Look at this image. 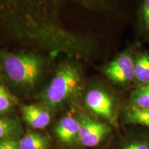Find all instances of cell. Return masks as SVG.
<instances>
[{"label": "cell", "mask_w": 149, "mask_h": 149, "mask_svg": "<svg viewBox=\"0 0 149 149\" xmlns=\"http://www.w3.org/2000/svg\"><path fill=\"white\" fill-rule=\"evenodd\" d=\"M109 79L118 84H128L135 80V58L128 51L121 53L104 70Z\"/></svg>", "instance_id": "5"}, {"label": "cell", "mask_w": 149, "mask_h": 149, "mask_svg": "<svg viewBox=\"0 0 149 149\" xmlns=\"http://www.w3.org/2000/svg\"><path fill=\"white\" fill-rule=\"evenodd\" d=\"M13 105V97L2 85L0 84V115L8 113Z\"/></svg>", "instance_id": "16"}, {"label": "cell", "mask_w": 149, "mask_h": 149, "mask_svg": "<svg viewBox=\"0 0 149 149\" xmlns=\"http://www.w3.org/2000/svg\"><path fill=\"white\" fill-rule=\"evenodd\" d=\"M133 127L119 149H149V129Z\"/></svg>", "instance_id": "8"}, {"label": "cell", "mask_w": 149, "mask_h": 149, "mask_svg": "<svg viewBox=\"0 0 149 149\" xmlns=\"http://www.w3.org/2000/svg\"><path fill=\"white\" fill-rule=\"evenodd\" d=\"M8 149H20L18 141L15 139H8Z\"/></svg>", "instance_id": "17"}, {"label": "cell", "mask_w": 149, "mask_h": 149, "mask_svg": "<svg viewBox=\"0 0 149 149\" xmlns=\"http://www.w3.org/2000/svg\"><path fill=\"white\" fill-rule=\"evenodd\" d=\"M42 61L33 54L0 52V71L15 85H34L42 72Z\"/></svg>", "instance_id": "1"}, {"label": "cell", "mask_w": 149, "mask_h": 149, "mask_svg": "<svg viewBox=\"0 0 149 149\" xmlns=\"http://www.w3.org/2000/svg\"><path fill=\"white\" fill-rule=\"evenodd\" d=\"M86 2H100L102 0H83ZM19 0H0V24L9 26L15 15Z\"/></svg>", "instance_id": "14"}, {"label": "cell", "mask_w": 149, "mask_h": 149, "mask_svg": "<svg viewBox=\"0 0 149 149\" xmlns=\"http://www.w3.org/2000/svg\"><path fill=\"white\" fill-rule=\"evenodd\" d=\"M80 81L79 72L75 66L72 64L64 65L56 73L44 91L43 102L48 107H59L75 93Z\"/></svg>", "instance_id": "2"}, {"label": "cell", "mask_w": 149, "mask_h": 149, "mask_svg": "<svg viewBox=\"0 0 149 149\" xmlns=\"http://www.w3.org/2000/svg\"><path fill=\"white\" fill-rule=\"evenodd\" d=\"M139 25L144 36L149 41V0H142L139 10Z\"/></svg>", "instance_id": "15"}, {"label": "cell", "mask_w": 149, "mask_h": 149, "mask_svg": "<svg viewBox=\"0 0 149 149\" xmlns=\"http://www.w3.org/2000/svg\"><path fill=\"white\" fill-rule=\"evenodd\" d=\"M22 113L26 122L35 129L46 128L51 122V115L48 111L34 104L23 106Z\"/></svg>", "instance_id": "6"}, {"label": "cell", "mask_w": 149, "mask_h": 149, "mask_svg": "<svg viewBox=\"0 0 149 149\" xmlns=\"http://www.w3.org/2000/svg\"><path fill=\"white\" fill-rule=\"evenodd\" d=\"M85 104L87 108L98 117L116 125L117 115L114 99L101 88H92L86 93Z\"/></svg>", "instance_id": "3"}, {"label": "cell", "mask_w": 149, "mask_h": 149, "mask_svg": "<svg viewBox=\"0 0 149 149\" xmlns=\"http://www.w3.org/2000/svg\"><path fill=\"white\" fill-rule=\"evenodd\" d=\"M123 120L127 125L149 129V109H138L127 106Z\"/></svg>", "instance_id": "9"}, {"label": "cell", "mask_w": 149, "mask_h": 149, "mask_svg": "<svg viewBox=\"0 0 149 149\" xmlns=\"http://www.w3.org/2000/svg\"><path fill=\"white\" fill-rule=\"evenodd\" d=\"M135 80L139 86L149 84V53L144 52L135 57Z\"/></svg>", "instance_id": "10"}, {"label": "cell", "mask_w": 149, "mask_h": 149, "mask_svg": "<svg viewBox=\"0 0 149 149\" xmlns=\"http://www.w3.org/2000/svg\"><path fill=\"white\" fill-rule=\"evenodd\" d=\"M111 133V128L107 123L85 117L81 121L77 141L88 148L97 146Z\"/></svg>", "instance_id": "4"}, {"label": "cell", "mask_w": 149, "mask_h": 149, "mask_svg": "<svg viewBox=\"0 0 149 149\" xmlns=\"http://www.w3.org/2000/svg\"><path fill=\"white\" fill-rule=\"evenodd\" d=\"M128 107L149 109V84L138 86L130 95Z\"/></svg>", "instance_id": "13"}, {"label": "cell", "mask_w": 149, "mask_h": 149, "mask_svg": "<svg viewBox=\"0 0 149 149\" xmlns=\"http://www.w3.org/2000/svg\"><path fill=\"white\" fill-rule=\"evenodd\" d=\"M81 122L71 116L63 117L55 128V133L59 140L64 144H70L77 139Z\"/></svg>", "instance_id": "7"}, {"label": "cell", "mask_w": 149, "mask_h": 149, "mask_svg": "<svg viewBox=\"0 0 149 149\" xmlns=\"http://www.w3.org/2000/svg\"><path fill=\"white\" fill-rule=\"evenodd\" d=\"M8 140H1L0 141V149H8Z\"/></svg>", "instance_id": "18"}, {"label": "cell", "mask_w": 149, "mask_h": 149, "mask_svg": "<svg viewBox=\"0 0 149 149\" xmlns=\"http://www.w3.org/2000/svg\"><path fill=\"white\" fill-rule=\"evenodd\" d=\"M20 149H48L49 141L46 137L39 133H29L18 141Z\"/></svg>", "instance_id": "12"}, {"label": "cell", "mask_w": 149, "mask_h": 149, "mask_svg": "<svg viewBox=\"0 0 149 149\" xmlns=\"http://www.w3.org/2000/svg\"><path fill=\"white\" fill-rule=\"evenodd\" d=\"M21 132L22 126L17 120L0 117V141L15 139Z\"/></svg>", "instance_id": "11"}]
</instances>
